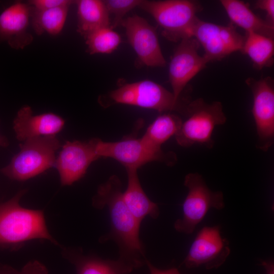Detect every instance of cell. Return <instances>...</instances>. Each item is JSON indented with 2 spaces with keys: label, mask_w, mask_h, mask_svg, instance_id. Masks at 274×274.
<instances>
[{
  "label": "cell",
  "mask_w": 274,
  "mask_h": 274,
  "mask_svg": "<svg viewBox=\"0 0 274 274\" xmlns=\"http://www.w3.org/2000/svg\"><path fill=\"white\" fill-rule=\"evenodd\" d=\"M122 185L116 175L100 185L92 198L93 207L107 208L110 219V230L99 238L100 243L112 240L119 249V259L133 269L145 263V249L139 236L141 224L132 215L123 198Z\"/></svg>",
  "instance_id": "obj_1"
},
{
  "label": "cell",
  "mask_w": 274,
  "mask_h": 274,
  "mask_svg": "<svg viewBox=\"0 0 274 274\" xmlns=\"http://www.w3.org/2000/svg\"><path fill=\"white\" fill-rule=\"evenodd\" d=\"M26 191L21 190L9 200L0 203V248L18 250L34 239L48 240L60 246L48 229L44 211L20 204Z\"/></svg>",
  "instance_id": "obj_2"
},
{
  "label": "cell",
  "mask_w": 274,
  "mask_h": 274,
  "mask_svg": "<svg viewBox=\"0 0 274 274\" xmlns=\"http://www.w3.org/2000/svg\"><path fill=\"white\" fill-rule=\"evenodd\" d=\"M98 102L104 108L114 104H124L159 112L176 111L186 115L189 103L181 99H176L172 92L149 80L124 84L99 96Z\"/></svg>",
  "instance_id": "obj_3"
},
{
  "label": "cell",
  "mask_w": 274,
  "mask_h": 274,
  "mask_svg": "<svg viewBox=\"0 0 274 274\" xmlns=\"http://www.w3.org/2000/svg\"><path fill=\"white\" fill-rule=\"evenodd\" d=\"M20 144V151L1 169L12 180L24 181L55 166V153L61 147L55 135L28 139Z\"/></svg>",
  "instance_id": "obj_4"
},
{
  "label": "cell",
  "mask_w": 274,
  "mask_h": 274,
  "mask_svg": "<svg viewBox=\"0 0 274 274\" xmlns=\"http://www.w3.org/2000/svg\"><path fill=\"white\" fill-rule=\"evenodd\" d=\"M139 7L154 18L164 38L175 42L192 38L196 14L202 9L198 2L190 0H142Z\"/></svg>",
  "instance_id": "obj_5"
},
{
  "label": "cell",
  "mask_w": 274,
  "mask_h": 274,
  "mask_svg": "<svg viewBox=\"0 0 274 274\" xmlns=\"http://www.w3.org/2000/svg\"><path fill=\"white\" fill-rule=\"evenodd\" d=\"M186 115L187 119L175 135L178 145L189 147L200 144L212 148L214 144L212 139L214 129L227 120L222 104L218 101L207 103L197 98L189 102Z\"/></svg>",
  "instance_id": "obj_6"
},
{
  "label": "cell",
  "mask_w": 274,
  "mask_h": 274,
  "mask_svg": "<svg viewBox=\"0 0 274 274\" xmlns=\"http://www.w3.org/2000/svg\"><path fill=\"white\" fill-rule=\"evenodd\" d=\"M184 185L188 189L182 206V216L174 223L179 232L191 234L203 219L208 211L218 210L225 207L221 191H212L202 176L198 173H189L185 177Z\"/></svg>",
  "instance_id": "obj_7"
},
{
  "label": "cell",
  "mask_w": 274,
  "mask_h": 274,
  "mask_svg": "<svg viewBox=\"0 0 274 274\" xmlns=\"http://www.w3.org/2000/svg\"><path fill=\"white\" fill-rule=\"evenodd\" d=\"M96 151L98 156L113 158L126 169H138L151 161H159L172 166L177 161L173 152H164L152 147L141 138H127L120 141L107 142L98 139Z\"/></svg>",
  "instance_id": "obj_8"
},
{
  "label": "cell",
  "mask_w": 274,
  "mask_h": 274,
  "mask_svg": "<svg viewBox=\"0 0 274 274\" xmlns=\"http://www.w3.org/2000/svg\"><path fill=\"white\" fill-rule=\"evenodd\" d=\"M191 37L202 46L203 55L209 62L220 60L230 54L241 51L245 36L241 35L232 24L218 25L202 21L198 17L191 31Z\"/></svg>",
  "instance_id": "obj_9"
},
{
  "label": "cell",
  "mask_w": 274,
  "mask_h": 274,
  "mask_svg": "<svg viewBox=\"0 0 274 274\" xmlns=\"http://www.w3.org/2000/svg\"><path fill=\"white\" fill-rule=\"evenodd\" d=\"M253 96L252 110L255 121L257 141L256 147L267 151L274 140V87L273 80L266 77L246 80Z\"/></svg>",
  "instance_id": "obj_10"
},
{
  "label": "cell",
  "mask_w": 274,
  "mask_h": 274,
  "mask_svg": "<svg viewBox=\"0 0 274 274\" xmlns=\"http://www.w3.org/2000/svg\"><path fill=\"white\" fill-rule=\"evenodd\" d=\"M230 253L229 242L221 236L220 227L205 226L198 232L182 264L188 268L202 266L207 269L217 268Z\"/></svg>",
  "instance_id": "obj_11"
},
{
  "label": "cell",
  "mask_w": 274,
  "mask_h": 274,
  "mask_svg": "<svg viewBox=\"0 0 274 274\" xmlns=\"http://www.w3.org/2000/svg\"><path fill=\"white\" fill-rule=\"evenodd\" d=\"M129 43L139 61L150 67H163L166 61L162 53L156 29L144 18L134 15L123 19Z\"/></svg>",
  "instance_id": "obj_12"
},
{
  "label": "cell",
  "mask_w": 274,
  "mask_h": 274,
  "mask_svg": "<svg viewBox=\"0 0 274 274\" xmlns=\"http://www.w3.org/2000/svg\"><path fill=\"white\" fill-rule=\"evenodd\" d=\"M199 44L193 38L182 40L176 48L169 66V81L176 99L188 82L206 67L209 62L198 52Z\"/></svg>",
  "instance_id": "obj_13"
},
{
  "label": "cell",
  "mask_w": 274,
  "mask_h": 274,
  "mask_svg": "<svg viewBox=\"0 0 274 274\" xmlns=\"http://www.w3.org/2000/svg\"><path fill=\"white\" fill-rule=\"evenodd\" d=\"M98 139L88 141H67L64 144L55 166L62 185H71L81 179L93 161L98 159L96 151Z\"/></svg>",
  "instance_id": "obj_14"
},
{
  "label": "cell",
  "mask_w": 274,
  "mask_h": 274,
  "mask_svg": "<svg viewBox=\"0 0 274 274\" xmlns=\"http://www.w3.org/2000/svg\"><path fill=\"white\" fill-rule=\"evenodd\" d=\"M31 6L17 2L0 14V41L6 42L12 48L22 49L33 40L28 27Z\"/></svg>",
  "instance_id": "obj_15"
},
{
  "label": "cell",
  "mask_w": 274,
  "mask_h": 274,
  "mask_svg": "<svg viewBox=\"0 0 274 274\" xmlns=\"http://www.w3.org/2000/svg\"><path fill=\"white\" fill-rule=\"evenodd\" d=\"M64 120L52 113L33 115L31 108L22 107L17 112L13 128L18 140L24 142L35 137L55 135L64 125Z\"/></svg>",
  "instance_id": "obj_16"
},
{
  "label": "cell",
  "mask_w": 274,
  "mask_h": 274,
  "mask_svg": "<svg viewBox=\"0 0 274 274\" xmlns=\"http://www.w3.org/2000/svg\"><path fill=\"white\" fill-rule=\"evenodd\" d=\"M61 253L75 265L77 274H128L133 270L119 259H103L94 255H85L80 247H61Z\"/></svg>",
  "instance_id": "obj_17"
},
{
  "label": "cell",
  "mask_w": 274,
  "mask_h": 274,
  "mask_svg": "<svg viewBox=\"0 0 274 274\" xmlns=\"http://www.w3.org/2000/svg\"><path fill=\"white\" fill-rule=\"evenodd\" d=\"M220 3L233 25L273 39L274 25L256 15L248 4L239 0H222Z\"/></svg>",
  "instance_id": "obj_18"
},
{
  "label": "cell",
  "mask_w": 274,
  "mask_h": 274,
  "mask_svg": "<svg viewBox=\"0 0 274 274\" xmlns=\"http://www.w3.org/2000/svg\"><path fill=\"white\" fill-rule=\"evenodd\" d=\"M128 181L123 198L128 209L141 224L147 216L157 219L160 211L158 205L151 201L144 192L139 181L137 169H127Z\"/></svg>",
  "instance_id": "obj_19"
},
{
  "label": "cell",
  "mask_w": 274,
  "mask_h": 274,
  "mask_svg": "<svg viewBox=\"0 0 274 274\" xmlns=\"http://www.w3.org/2000/svg\"><path fill=\"white\" fill-rule=\"evenodd\" d=\"M77 31L85 39L100 28L110 27L109 13L103 1L78 0Z\"/></svg>",
  "instance_id": "obj_20"
},
{
  "label": "cell",
  "mask_w": 274,
  "mask_h": 274,
  "mask_svg": "<svg viewBox=\"0 0 274 274\" xmlns=\"http://www.w3.org/2000/svg\"><path fill=\"white\" fill-rule=\"evenodd\" d=\"M241 52L248 56L255 68L269 67L273 62V39L255 32H246Z\"/></svg>",
  "instance_id": "obj_21"
},
{
  "label": "cell",
  "mask_w": 274,
  "mask_h": 274,
  "mask_svg": "<svg viewBox=\"0 0 274 274\" xmlns=\"http://www.w3.org/2000/svg\"><path fill=\"white\" fill-rule=\"evenodd\" d=\"M182 123L181 118L176 115H161L148 127L141 139L149 146L161 149L162 144L179 131Z\"/></svg>",
  "instance_id": "obj_22"
},
{
  "label": "cell",
  "mask_w": 274,
  "mask_h": 274,
  "mask_svg": "<svg viewBox=\"0 0 274 274\" xmlns=\"http://www.w3.org/2000/svg\"><path fill=\"white\" fill-rule=\"evenodd\" d=\"M69 7L38 10L31 7V24L36 34L41 35L47 32L55 36L59 33L64 25Z\"/></svg>",
  "instance_id": "obj_23"
},
{
  "label": "cell",
  "mask_w": 274,
  "mask_h": 274,
  "mask_svg": "<svg viewBox=\"0 0 274 274\" xmlns=\"http://www.w3.org/2000/svg\"><path fill=\"white\" fill-rule=\"evenodd\" d=\"M85 39L87 51L90 54L111 53L118 47L121 40L120 35L110 27L96 30Z\"/></svg>",
  "instance_id": "obj_24"
},
{
  "label": "cell",
  "mask_w": 274,
  "mask_h": 274,
  "mask_svg": "<svg viewBox=\"0 0 274 274\" xmlns=\"http://www.w3.org/2000/svg\"><path fill=\"white\" fill-rule=\"evenodd\" d=\"M109 13L114 15L111 28L121 25L125 15L140 5L142 0H106L103 1Z\"/></svg>",
  "instance_id": "obj_25"
},
{
  "label": "cell",
  "mask_w": 274,
  "mask_h": 274,
  "mask_svg": "<svg viewBox=\"0 0 274 274\" xmlns=\"http://www.w3.org/2000/svg\"><path fill=\"white\" fill-rule=\"evenodd\" d=\"M73 3L68 0H32L28 4L38 10H47L64 6H70Z\"/></svg>",
  "instance_id": "obj_26"
},
{
  "label": "cell",
  "mask_w": 274,
  "mask_h": 274,
  "mask_svg": "<svg viewBox=\"0 0 274 274\" xmlns=\"http://www.w3.org/2000/svg\"><path fill=\"white\" fill-rule=\"evenodd\" d=\"M255 8L266 12V20L268 23L274 25V1L259 0L256 2Z\"/></svg>",
  "instance_id": "obj_27"
},
{
  "label": "cell",
  "mask_w": 274,
  "mask_h": 274,
  "mask_svg": "<svg viewBox=\"0 0 274 274\" xmlns=\"http://www.w3.org/2000/svg\"><path fill=\"white\" fill-rule=\"evenodd\" d=\"M22 274H47L46 267L38 261L35 260L27 263L22 268Z\"/></svg>",
  "instance_id": "obj_28"
},
{
  "label": "cell",
  "mask_w": 274,
  "mask_h": 274,
  "mask_svg": "<svg viewBox=\"0 0 274 274\" xmlns=\"http://www.w3.org/2000/svg\"><path fill=\"white\" fill-rule=\"evenodd\" d=\"M145 264L148 266L150 274H181L176 268H171L167 269H159L147 259L145 260Z\"/></svg>",
  "instance_id": "obj_29"
},
{
  "label": "cell",
  "mask_w": 274,
  "mask_h": 274,
  "mask_svg": "<svg viewBox=\"0 0 274 274\" xmlns=\"http://www.w3.org/2000/svg\"><path fill=\"white\" fill-rule=\"evenodd\" d=\"M260 264L264 268L265 274H274V264L270 260H260Z\"/></svg>",
  "instance_id": "obj_30"
},
{
  "label": "cell",
  "mask_w": 274,
  "mask_h": 274,
  "mask_svg": "<svg viewBox=\"0 0 274 274\" xmlns=\"http://www.w3.org/2000/svg\"><path fill=\"white\" fill-rule=\"evenodd\" d=\"M0 274H22L21 271L19 272L14 269L7 265H0Z\"/></svg>",
  "instance_id": "obj_31"
},
{
  "label": "cell",
  "mask_w": 274,
  "mask_h": 274,
  "mask_svg": "<svg viewBox=\"0 0 274 274\" xmlns=\"http://www.w3.org/2000/svg\"><path fill=\"white\" fill-rule=\"evenodd\" d=\"M9 145L8 141L7 138L0 134V146L7 147Z\"/></svg>",
  "instance_id": "obj_32"
}]
</instances>
